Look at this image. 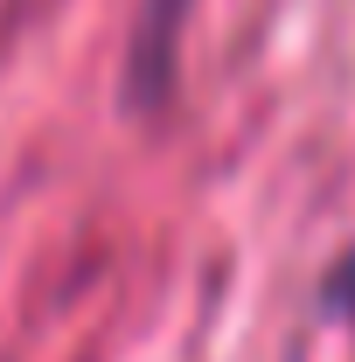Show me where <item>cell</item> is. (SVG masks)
I'll list each match as a JSON object with an SVG mask.
<instances>
[{"mask_svg": "<svg viewBox=\"0 0 355 362\" xmlns=\"http://www.w3.org/2000/svg\"><path fill=\"white\" fill-rule=\"evenodd\" d=\"M327 307H342V314H355V244H349V258L327 272Z\"/></svg>", "mask_w": 355, "mask_h": 362, "instance_id": "obj_1", "label": "cell"}]
</instances>
